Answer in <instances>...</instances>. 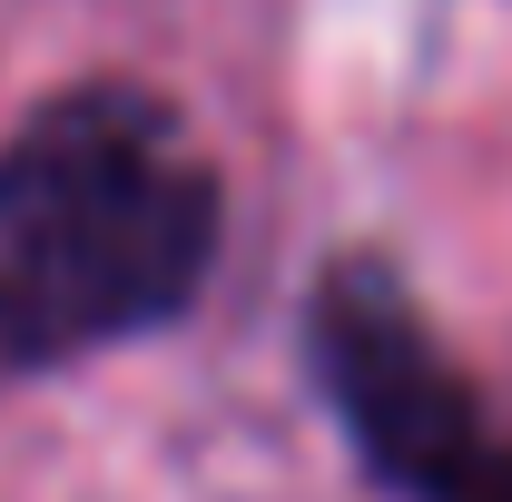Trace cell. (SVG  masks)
<instances>
[{
	"mask_svg": "<svg viewBox=\"0 0 512 502\" xmlns=\"http://www.w3.org/2000/svg\"><path fill=\"white\" fill-rule=\"evenodd\" d=\"M217 237L227 178L158 89L40 99L0 138V365H79L178 325Z\"/></svg>",
	"mask_w": 512,
	"mask_h": 502,
	"instance_id": "1",
	"label": "cell"
},
{
	"mask_svg": "<svg viewBox=\"0 0 512 502\" xmlns=\"http://www.w3.org/2000/svg\"><path fill=\"white\" fill-rule=\"evenodd\" d=\"M306 365L345 443L404 502H512V424L384 256L345 247L306 296Z\"/></svg>",
	"mask_w": 512,
	"mask_h": 502,
	"instance_id": "2",
	"label": "cell"
}]
</instances>
